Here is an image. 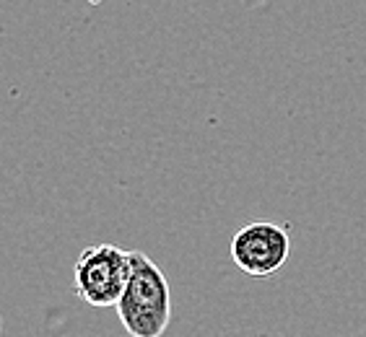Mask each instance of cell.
Wrapping results in <instances>:
<instances>
[{"instance_id": "277c9868", "label": "cell", "mask_w": 366, "mask_h": 337, "mask_svg": "<svg viewBox=\"0 0 366 337\" xmlns=\"http://www.w3.org/2000/svg\"><path fill=\"white\" fill-rule=\"evenodd\" d=\"M0 332H3V319H0Z\"/></svg>"}, {"instance_id": "6da1fadb", "label": "cell", "mask_w": 366, "mask_h": 337, "mask_svg": "<svg viewBox=\"0 0 366 337\" xmlns=\"http://www.w3.org/2000/svg\"><path fill=\"white\" fill-rule=\"evenodd\" d=\"M117 316L133 337H159L169 327V281L148 254L130 252V275L117 301Z\"/></svg>"}, {"instance_id": "7a4b0ae2", "label": "cell", "mask_w": 366, "mask_h": 337, "mask_svg": "<svg viewBox=\"0 0 366 337\" xmlns=\"http://www.w3.org/2000/svg\"><path fill=\"white\" fill-rule=\"evenodd\" d=\"M127 275H130V252L112 244L86 246L73 267L76 293L99 309L117 306Z\"/></svg>"}, {"instance_id": "3957f363", "label": "cell", "mask_w": 366, "mask_h": 337, "mask_svg": "<svg viewBox=\"0 0 366 337\" xmlns=\"http://www.w3.org/2000/svg\"><path fill=\"white\" fill-rule=\"evenodd\" d=\"M232 257L249 278H273L291 257L289 228L268 221L242 226L232 241Z\"/></svg>"}]
</instances>
